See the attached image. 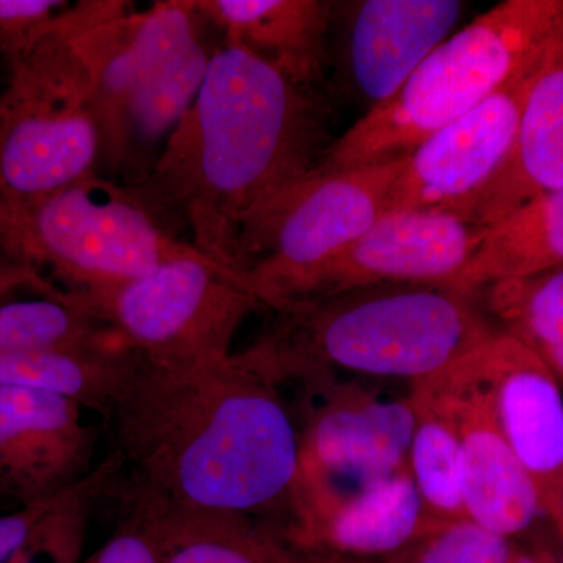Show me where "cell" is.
<instances>
[{"mask_svg": "<svg viewBox=\"0 0 563 563\" xmlns=\"http://www.w3.org/2000/svg\"><path fill=\"white\" fill-rule=\"evenodd\" d=\"M57 393L0 387V503L33 506L91 476L96 433Z\"/></svg>", "mask_w": 563, "mask_h": 563, "instance_id": "15", "label": "cell"}, {"mask_svg": "<svg viewBox=\"0 0 563 563\" xmlns=\"http://www.w3.org/2000/svg\"><path fill=\"white\" fill-rule=\"evenodd\" d=\"M415 429L409 472L424 512L437 523L468 518L462 498L461 455L453 418L433 376L410 384Z\"/></svg>", "mask_w": 563, "mask_h": 563, "instance_id": "25", "label": "cell"}, {"mask_svg": "<svg viewBox=\"0 0 563 563\" xmlns=\"http://www.w3.org/2000/svg\"><path fill=\"white\" fill-rule=\"evenodd\" d=\"M435 525L407 470L357 492L298 487L277 532L310 563H385Z\"/></svg>", "mask_w": 563, "mask_h": 563, "instance_id": "14", "label": "cell"}, {"mask_svg": "<svg viewBox=\"0 0 563 563\" xmlns=\"http://www.w3.org/2000/svg\"><path fill=\"white\" fill-rule=\"evenodd\" d=\"M135 14L132 2L70 3L54 24L87 74L91 109L101 132V162L124 173L128 122L135 76Z\"/></svg>", "mask_w": 563, "mask_h": 563, "instance_id": "18", "label": "cell"}, {"mask_svg": "<svg viewBox=\"0 0 563 563\" xmlns=\"http://www.w3.org/2000/svg\"><path fill=\"white\" fill-rule=\"evenodd\" d=\"M472 296L439 285H385L274 310L258 350L284 383L333 372L406 379L451 368L498 333Z\"/></svg>", "mask_w": 563, "mask_h": 563, "instance_id": "3", "label": "cell"}, {"mask_svg": "<svg viewBox=\"0 0 563 563\" xmlns=\"http://www.w3.org/2000/svg\"><path fill=\"white\" fill-rule=\"evenodd\" d=\"M303 384L317 402L299 432L298 487L357 492L409 470L415 429L409 395L380 399L333 376Z\"/></svg>", "mask_w": 563, "mask_h": 563, "instance_id": "10", "label": "cell"}, {"mask_svg": "<svg viewBox=\"0 0 563 563\" xmlns=\"http://www.w3.org/2000/svg\"><path fill=\"white\" fill-rule=\"evenodd\" d=\"M90 563H161L157 551L139 518L128 515Z\"/></svg>", "mask_w": 563, "mask_h": 563, "instance_id": "31", "label": "cell"}, {"mask_svg": "<svg viewBox=\"0 0 563 563\" xmlns=\"http://www.w3.org/2000/svg\"><path fill=\"white\" fill-rule=\"evenodd\" d=\"M479 357L499 428L531 477L543 514L553 518L563 490L562 385L501 329L481 347Z\"/></svg>", "mask_w": 563, "mask_h": 563, "instance_id": "16", "label": "cell"}, {"mask_svg": "<svg viewBox=\"0 0 563 563\" xmlns=\"http://www.w3.org/2000/svg\"><path fill=\"white\" fill-rule=\"evenodd\" d=\"M485 232L487 225L446 211H384L314 274L296 302L385 285L448 288L479 250Z\"/></svg>", "mask_w": 563, "mask_h": 563, "instance_id": "12", "label": "cell"}, {"mask_svg": "<svg viewBox=\"0 0 563 563\" xmlns=\"http://www.w3.org/2000/svg\"><path fill=\"white\" fill-rule=\"evenodd\" d=\"M113 476V462L107 459L91 474L84 490L9 563H79L88 515L96 501L110 492Z\"/></svg>", "mask_w": 563, "mask_h": 563, "instance_id": "28", "label": "cell"}, {"mask_svg": "<svg viewBox=\"0 0 563 563\" xmlns=\"http://www.w3.org/2000/svg\"><path fill=\"white\" fill-rule=\"evenodd\" d=\"M79 295L141 361L168 369L229 361L244 320L263 309L246 282L206 255L177 258L139 279Z\"/></svg>", "mask_w": 563, "mask_h": 563, "instance_id": "8", "label": "cell"}, {"mask_svg": "<svg viewBox=\"0 0 563 563\" xmlns=\"http://www.w3.org/2000/svg\"><path fill=\"white\" fill-rule=\"evenodd\" d=\"M512 539L463 520L439 523L385 563H514Z\"/></svg>", "mask_w": 563, "mask_h": 563, "instance_id": "27", "label": "cell"}, {"mask_svg": "<svg viewBox=\"0 0 563 563\" xmlns=\"http://www.w3.org/2000/svg\"><path fill=\"white\" fill-rule=\"evenodd\" d=\"M140 362L131 350L99 354L0 351V387L57 393L106 417Z\"/></svg>", "mask_w": 563, "mask_h": 563, "instance_id": "23", "label": "cell"}, {"mask_svg": "<svg viewBox=\"0 0 563 563\" xmlns=\"http://www.w3.org/2000/svg\"><path fill=\"white\" fill-rule=\"evenodd\" d=\"M559 266H563V188L537 196L487 225L479 250L448 288L473 296L495 282Z\"/></svg>", "mask_w": 563, "mask_h": 563, "instance_id": "21", "label": "cell"}, {"mask_svg": "<svg viewBox=\"0 0 563 563\" xmlns=\"http://www.w3.org/2000/svg\"><path fill=\"white\" fill-rule=\"evenodd\" d=\"M255 350L196 368L141 361L103 417L128 512L233 514L284 528L301 433Z\"/></svg>", "mask_w": 563, "mask_h": 563, "instance_id": "1", "label": "cell"}, {"mask_svg": "<svg viewBox=\"0 0 563 563\" xmlns=\"http://www.w3.org/2000/svg\"><path fill=\"white\" fill-rule=\"evenodd\" d=\"M101 152L87 74L52 29L0 90V199L68 187L98 173Z\"/></svg>", "mask_w": 563, "mask_h": 563, "instance_id": "7", "label": "cell"}, {"mask_svg": "<svg viewBox=\"0 0 563 563\" xmlns=\"http://www.w3.org/2000/svg\"><path fill=\"white\" fill-rule=\"evenodd\" d=\"M479 350L433 374V379L457 433L466 515L488 531L514 540L544 514L531 477L499 428Z\"/></svg>", "mask_w": 563, "mask_h": 563, "instance_id": "13", "label": "cell"}, {"mask_svg": "<svg viewBox=\"0 0 563 563\" xmlns=\"http://www.w3.org/2000/svg\"><path fill=\"white\" fill-rule=\"evenodd\" d=\"M292 553H295V551H292ZM292 563H310V562H307L306 559L301 558V555H298L295 553V562H292Z\"/></svg>", "mask_w": 563, "mask_h": 563, "instance_id": "35", "label": "cell"}, {"mask_svg": "<svg viewBox=\"0 0 563 563\" xmlns=\"http://www.w3.org/2000/svg\"><path fill=\"white\" fill-rule=\"evenodd\" d=\"M563 188V58L533 84L509 161L466 221L490 225L537 196Z\"/></svg>", "mask_w": 563, "mask_h": 563, "instance_id": "20", "label": "cell"}, {"mask_svg": "<svg viewBox=\"0 0 563 563\" xmlns=\"http://www.w3.org/2000/svg\"><path fill=\"white\" fill-rule=\"evenodd\" d=\"M562 58L563 51H559L536 63L404 155L385 211H446L466 220L473 203L512 154L533 84Z\"/></svg>", "mask_w": 563, "mask_h": 563, "instance_id": "9", "label": "cell"}, {"mask_svg": "<svg viewBox=\"0 0 563 563\" xmlns=\"http://www.w3.org/2000/svg\"><path fill=\"white\" fill-rule=\"evenodd\" d=\"M331 144L320 90L222 41L190 110L129 187L169 231L179 220L196 250L246 282L244 224L317 169Z\"/></svg>", "mask_w": 563, "mask_h": 563, "instance_id": "2", "label": "cell"}, {"mask_svg": "<svg viewBox=\"0 0 563 563\" xmlns=\"http://www.w3.org/2000/svg\"><path fill=\"white\" fill-rule=\"evenodd\" d=\"M0 254L51 269L66 290H109L177 258L203 255L129 185L98 173L41 198L0 199Z\"/></svg>", "mask_w": 563, "mask_h": 563, "instance_id": "5", "label": "cell"}, {"mask_svg": "<svg viewBox=\"0 0 563 563\" xmlns=\"http://www.w3.org/2000/svg\"><path fill=\"white\" fill-rule=\"evenodd\" d=\"M559 51L563 0L498 3L443 41L388 101L333 141L321 166L355 168L401 158Z\"/></svg>", "mask_w": 563, "mask_h": 563, "instance_id": "4", "label": "cell"}, {"mask_svg": "<svg viewBox=\"0 0 563 563\" xmlns=\"http://www.w3.org/2000/svg\"><path fill=\"white\" fill-rule=\"evenodd\" d=\"M401 158L306 174L273 196L244 224L240 262L263 309L299 301L332 257L387 210Z\"/></svg>", "mask_w": 563, "mask_h": 563, "instance_id": "6", "label": "cell"}, {"mask_svg": "<svg viewBox=\"0 0 563 563\" xmlns=\"http://www.w3.org/2000/svg\"><path fill=\"white\" fill-rule=\"evenodd\" d=\"M514 563H555L550 555L539 553V551H521L518 550L517 558Z\"/></svg>", "mask_w": 563, "mask_h": 563, "instance_id": "33", "label": "cell"}, {"mask_svg": "<svg viewBox=\"0 0 563 563\" xmlns=\"http://www.w3.org/2000/svg\"><path fill=\"white\" fill-rule=\"evenodd\" d=\"M198 0H158L135 14V76L124 173L139 184L198 98L218 47Z\"/></svg>", "mask_w": 563, "mask_h": 563, "instance_id": "11", "label": "cell"}, {"mask_svg": "<svg viewBox=\"0 0 563 563\" xmlns=\"http://www.w3.org/2000/svg\"><path fill=\"white\" fill-rule=\"evenodd\" d=\"M551 520L554 521L555 528H558L559 536H561L563 543V490L561 495V499H559L558 509H555V514Z\"/></svg>", "mask_w": 563, "mask_h": 563, "instance_id": "34", "label": "cell"}, {"mask_svg": "<svg viewBox=\"0 0 563 563\" xmlns=\"http://www.w3.org/2000/svg\"><path fill=\"white\" fill-rule=\"evenodd\" d=\"M150 532L161 563H292L274 526L233 514L128 512Z\"/></svg>", "mask_w": 563, "mask_h": 563, "instance_id": "22", "label": "cell"}, {"mask_svg": "<svg viewBox=\"0 0 563 563\" xmlns=\"http://www.w3.org/2000/svg\"><path fill=\"white\" fill-rule=\"evenodd\" d=\"M87 483L88 479L47 501L0 515V563H9L25 544L31 543L49 525L52 518L84 490Z\"/></svg>", "mask_w": 563, "mask_h": 563, "instance_id": "30", "label": "cell"}, {"mask_svg": "<svg viewBox=\"0 0 563 563\" xmlns=\"http://www.w3.org/2000/svg\"><path fill=\"white\" fill-rule=\"evenodd\" d=\"M224 43L268 63L295 84L320 90L331 68L336 2L198 0Z\"/></svg>", "mask_w": 563, "mask_h": 563, "instance_id": "19", "label": "cell"}, {"mask_svg": "<svg viewBox=\"0 0 563 563\" xmlns=\"http://www.w3.org/2000/svg\"><path fill=\"white\" fill-rule=\"evenodd\" d=\"M69 5L65 0H0V57L9 68L24 62L51 35Z\"/></svg>", "mask_w": 563, "mask_h": 563, "instance_id": "29", "label": "cell"}, {"mask_svg": "<svg viewBox=\"0 0 563 563\" xmlns=\"http://www.w3.org/2000/svg\"><path fill=\"white\" fill-rule=\"evenodd\" d=\"M20 291L38 292L40 296H60L66 290L52 284L35 266L0 254V306L9 302L11 296Z\"/></svg>", "mask_w": 563, "mask_h": 563, "instance_id": "32", "label": "cell"}, {"mask_svg": "<svg viewBox=\"0 0 563 563\" xmlns=\"http://www.w3.org/2000/svg\"><path fill=\"white\" fill-rule=\"evenodd\" d=\"M485 309L563 387V266L483 288Z\"/></svg>", "mask_w": 563, "mask_h": 563, "instance_id": "26", "label": "cell"}, {"mask_svg": "<svg viewBox=\"0 0 563 563\" xmlns=\"http://www.w3.org/2000/svg\"><path fill=\"white\" fill-rule=\"evenodd\" d=\"M120 350H129L120 333L79 292L66 290L0 306V351L99 354Z\"/></svg>", "mask_w": 563, "mask_h": 563, "instance_id": "24", "label": "cell"}, {"mask_svg": "<svg viewBox=\"0 0 563 563\" xmlns=\"http://www.w3.org/2000/svg\"><path fill=\"white\" fill-rule=\"evenodd\" d=\"M344 10V77L369 111L388 101L450 38L466 5L461 0H365Z\"/></svg>", "mask_w": 563, "mask_h": 563, "instance_id": "17", "label": "cell"}, {"mask_svg": "<svg viewBox=\"0 0 563 563\" xmlns=\"http://www.w3.org/2000/svg\"><path fill=\"white\" fill-rule=\"evenodd\" d=\"M85 563H90V562H85Z\"/></svg>", "mask_w": 563, "mask_h": 563, "instance_id": "36", "label": "cell"}]
</instances>
